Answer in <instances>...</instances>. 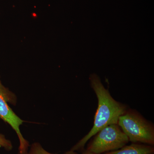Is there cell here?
<instances>
[{
    "label": "cell",
    "instance_id": "3",
    "mask_svg": "<svg viewBox=\"0 0 154 154\" xmlns=\"http://www.w3.org/2000/svg\"><path fill=\"white\" fill-rule=\"evenodd\" d=\"M95 136L85 150L96 154L116 150L126 145L129 141L118 124L107 125Z\"/></svg>",
    "mask_w": 154,
    "mask_h": 154
},
{
    "label": "cell",
    "instance_id": "7",
    "mask_svg": "<svg viewBox=\"0 0 154 154\" xmlns=\"http://www.w3.org/2000/svg\"><path fill=\"white\" fill-rule=\"evenodd\" d=\"M0 147L3 148L8 151L13 149V146L11 141L6 138L4 134L0 133Z\"/></svg>",
    "mask_w": 154,
    "mask_h": 154
},
{
    "label": "cell",
    "instance_id": "6",
    "mask_svg": "<svg viewBox=\"0 0 154 154\" xmlns=\"http://www.w3.org/2000/svg\"><path fill=\"white\" fill-rule=\"evenodd\" d=\"M28 154H54L50 153L43 148L42 146L38 142H34L31 144ZM63 154H79L76 152L72 150L69 151Z\"/></svg>",
    "mask_w": 154,
    "mask_h": 154
},
{
    "label": "cell",
    "instance_id": "1",
    "mask_svg": "<svg viewBox=\"0 0 154 154\" xmlns=\"http://www.w3.org/2000/svg\"><path fill=\"white\" fill-rule=\"evenodd\" d=\"M90 80L98 99V108L94 126L88 134L72 148L71 150L73 151L83 150L88 141L102 128L110 125L118 124L119 117L127 110L125 105L116 101L111 96L97 75H91Z\"/></svg>",
    "mask_w": 154,
    "mask_h": 154
},
{
    "label": "cell",
    "instance_id": "9",
    "mask_svg": "<svg viewBox=\"0 0 154 154\" xmlns=\"http://www.w3.org/2000/svg\"><path fill=\"white\" fill-rule=\"evenodd\" d=\"M82 154H96L93 153L91 152H89L85 150L83 151L82 153Z\"/></svg>",
    "mask_w": 154,
    "mask_h": 154
},
{
    "label": "cell",
    "instance_id": "5",
    "mask_svg": "<svg viewBox=\"0 0 154 154\" xmlns=\"http://www.w3.org/2000/svg\"><path fill=\"white\" fill-rule=\"evenodd\" d=\"M154 148L152 146L133 143L125 146L121 148L103 154H154Z\"/></svg>",
    "mask_w": 154,
    "mask_h": 154
},
{
    "label": "cell",
    "instance_id": "2",
    "mask_svg": "<svg viewBox=\"0 0 154 154\" xmlns=\"http://www.w3.org/2000/svg\"><path fill=\"white\" fill-rule=\"evenodd\" d=\"M118 125L129 141L154 145L153 125L135 110H127L119 117Z\"/></svg>",
    "mask_w": 154,
    "mask_h": 154
},
{
    "label": "cell",
    "instance_id": "4",
    "mask_svg": "<svg viewBox=\"0 0 154 154\" xmlns=\"http://www.w3.org/2000/svg\"><path fill=\"white\" fill-rule=\"evenodd\" d=\"M17 96L3 85L0 77V119L8 124L17 134L19 142V151L28 150L29 143L24 137L20 127L25 121L13 111L9 104L16 105Z\"/></svg>",
    "mask_w": 154,
    "mask_h": 154
},
{
    "label": "cell",
    "instance_id": "8",
    "mask_svg": "<svg viewBox=\"0 0 154 154\" xmlns=\"http://www.w3.org/2000/svg\"><path fill=\"white\" fill-rule=\"evenodd\" d=\"M28 150H25L24 151H19L18 154H28Z\"/></svg>",
    "mask_w": 154,
    "mask_h": 154
}]
</instances>
